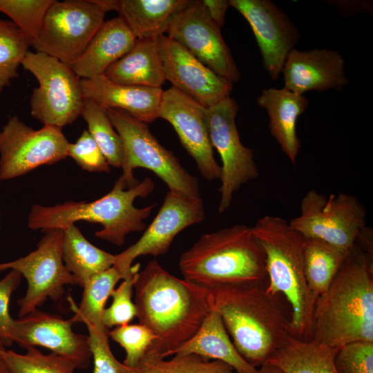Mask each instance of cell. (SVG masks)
<instances>
[{
  "label": "cell",
  "instance_id": "cell-1",
  "mask_svg": "<svg viewBox=\"0 0 373 373\" xmlns=\"http://www.w3.org/2000/svg\"><path fill=\"white\" fill-rule=\"evenodd\" d=\"M134 288L139 323L156 336L144 358L173 355L213 309L208 288L174 276L155 259L139 271Z\"/></svg>",
  "mask_w": 373,
  "mask_h": 373
},
{
  "label": "cell",
  "instance_id": "cell-2",
  "mask_svg": "<svg viewBox=\"0 0 373 373\" xmlns=\"http://www.w3.org/2000/svg\"><path fill=\"white\" fill-rule=\"evenodd\" d=\"M339 350L373 342V279L370 254L356 244L328 289L316 298L310 340Z\"/></svg>",
  "mask_w": 373,
  "mask_h": 373
},
{
  "label": "cell",
  "instance_id": "cell-3",
  "mask_svg": "<svg viewBox=\"0 0 373 373\" xmlns=\"http://www.w3.org/2000/svg\"><path fill=\"white\" fill-rule=\"evenodd\" d=\"M213 307L220 315L238 353L260 367L292 336L278 296L265 283L208 288Z\"/></svg>",
  "mask_w": 373,
  "mask_h": 373
},
{
  "label": "cell",
  "instance_id": "cell-4",
  "mask_svg": "<svg viewBox=\"0 0 373 373\" xmlns=\"http://www.w3.org/2000/svg\"><path fill=\"white\" fill-rule=\"evenodd\" d=\"M179 268L184 279L207 288L267 280L265 254L245 224L203 233L182 254Z\"/></svg>",
  "mask_w": 373,
  "mask_h": 373
},
{
  "label": "cell",
  "instance_id": "cell-5",
  "mask_svg": "<svg viewBox=\"0 0 373 373\" xmlns=\"http://www.w3.org/2000/svg\"><path fill=\"white\" fill-rule=\"evenodd\" d=\"M154 189L155 182L151 178L146 177L128 188L120 176L107 194L95 201H68L51 207L33 205L28 225L32 230L46 231L52 229L64 230L77 221L99 223L103 228L95 236L120 246L129 233L145 229L144 220L155 204L139 209L134 207L133 202L137 198H147Z\"/></svg>",
  "mask_w": 373,
  "mask_h": 373
},
{
  "label": "cell",
  "instance_id": "cell-6",
  "mask_svg": "<svg viewBox=\"0 0 373 373\" xmlns=\"http://www.w3.org/2000/svg\"><path fill=\"white\" fill-rule=\"evenodd\" d=\"M265 256L267 289L283 294L289 304L290 330L293 337L309 341L316 297L305 275V238L284 218L265 216L252 227Z\"/></svg>",
  "mask_w": 373,
  "mask_h": 373
},
{
  "label": "cell",
  "instance_id": "cell-7",
  "mask_svg": "<svg viewBox=\"0 0 373 373\" xmlns=\"http://www.w3.org/2000/svg\"><path fill=\"white\" fill-rule=\"evenodd\" d=\"M106 113L122 140L121 176L128 188L140 182L133 175L134 169L144 168L153 172L169 190L200 196L198 178L181 165L173 152L158 142L146 123L119 109H108Z\"/></svg>",
  "mask_w": 373,
  "mask_h": 373
},
{
  "label": "cell",
  "instance_id": "cell-8",
  "mask_svg": "<svg viewBox=\"0 0 373 373\" xmlns=\"http://www.w3.org/2000/svg\"><path fill=\"white\" fill-rule=\"evenodd\" d=\"M366 211L345 193L326 196L310 190L303 198L300 213L289 224L305 238L323 241L349 254L366 228Z\"/></svg>",
  "mask_w": 373,
  "mask_h": 373
},
{
  "label": "cell",
  "instance_id": "cell-9",
  "mask_svg": "<svg viewBox=\"0 0 373 373\" xmlns=\"http://www.w3.org/2000/svg\"><path fill=\"white\" fill-rule=\"evenodd\" d=\"M37 79L30 97L31 115L44 126L61 128L80 115L84 97L80 78L70 65L41 52H28L21 64Z\"/></svg>",
  "mask_w": 373,
  "mask_h": 373
},
{
  "label": "cell",
  "instance_id": "cell-10",
  "mask_svg": "<svg viewBox=\"0 0 373 373\" xmlns=\"http://www.w3.org/2000/svg\"><path fill=\"white\" fill-rule=\"evenodd\" d=\"M105 13L93 0H55L32 46L71 66L104 22Z\"/></svg>",
  "mask_w": 373,
  "mask_h": 373
},
{
  "label": "cell",
  "instance_id": "cell-11",
  "mask_svg": "<svg viewBox=\"0 0 373 373\" xmlns=\"http://www.w3.org/2000/svg\"><path fill=\"white\" fill-rule=\"evenodd\" d=\"M44 232L35 251L15 260L0 264V271L15 269L27 281L26 294L17 301L19 317L35 310L48 299L59 300L66 285H77L62 259L63 230L52 229Z\"/></svg>",
  "mask_w": 373,
  "mask_h": 373
},
{
  "label": "cell",
  "instance_id": "cell-12",
  "mask_svg": "<svg viewBox=\"0 0 373 373\" xmlns=\"http://www.w3.org/2000/svg\"><path fill=\"white\" fill-rule=\"evenodd\" d=\"M68 144L61 128L44 125L35 130L10 117L0 131V181L64 160Z\"/></svg>",
  "mask_w": 373,
  "mask_h": 373
},
{
  "label": "cell",
  "instance_id": "cell-13",
  "mask_svg": "<svg viewBox=\"0 0 373 373\" xmlns=\"http://www.w3.org/2000/svg\"><path fill=\"white\" fill-rule=\"evenodd\" d=\"M238 110L236 102L231 97L206 108L211 143L222 161L219 213L229 209L234 193L242 184L259 175L253 151L240 140L236 124Z\"/></svg>",
  "mask_w": 373,
  "mask_h": 373
},
{
  "label": "cell",
  "instance_id": "cell-14",
  "mask_svg": "<svg viewBox=\"0 0 373 373\" xmlns=\"http://www.w3.org/2000/svg\"><path fill=\"white\" fill-rule=\"evenodd\" d=\"M165 33L228 82L239 80L240 73L220 28L210 18L202 1H190L176 12Z\"/></svg>",
  "mask_w": 373,
  "mask_h": 373
},
{
  "label": "cell",
  "instance_id": "cell-15",
  "mask_svg": "<svg viewBox=\"0 0 373 373\" xmlns=\"http://www.w3.org/2000/svg\"><path fill=\"white\" fill-rule=\"evenodd\" d=\"M204 218V202L200 196L169 190L157 214L141 238L124 251L115 254L113 266L126 276L136 258L166 254L180 232Z\"/></svg>",
  "mask_w": 373,
  "mask_h": 373
},
{
  "label": "cell",
  "instance_id": "cell-16",
  "mask_svg": "<svg viewBox=\"0 0 373 373\" xmlns=\"http://www.w3.org/2000/svg\"><path fill=\"white\" fill-rule=\"evenodd\" d=\"M248 21L266 71L277 80L286 59L300 40L297 28L286 13L269 0H229Z\"/></svg>",
  "mask_w": 373,
  "mask_h": 373
},
{
  "label": "cell",
  "instance_id": "cell-17",
  "mask_svg": "<svg viewBox=\"0 0 373 373\" xmlns=\"http://www.w3.org/2000/svg\"><path fill=\"white\" fill-rule=\"evenodd\" d=\"M166 80L172 87L204 108L231 97L232 84L204 65L177 41L163 35L156 38Z\"/></svg>",
  "mask_w": 373,
  "mask_h": 373
},
{
  "label": "cell",
  "instance_id": "cell-18",
  "mask_svg": "<svg viewBox=\"0 0 373 373\" xmlns=\"http://www.w3.org/2000/svg\"><path fill=\"white\" fill-rule=\"evenodd\" d=\"M158 117L174 128L202 177L209 181L220 178L221 166L213 156L206 108L171 87L163 91Z\"/></svg>",
  "mask_w": 373,
  "mask_h": 373
},
{
  "label": "cell",
  "instance_id": "cell-19",
  "mask_svg": "<svg viewBox=\"0 0 373 373\" xmlns=\"http://www.w3.org/2000/svg\"><path fill=\"white\" fill-rule=\"evenodd\" d=\"M71 318L40 311L38 309L15 319L12 342L23 348L41 346L72 361L76 368L87 369L92 358L88 336L75 333Z\"/></svg>",
  "mask_w": 373,
  "mask_h": 373
},
{
  "label": "cell",
  "instance_id": "cell-20",
  "mask_svg": "<svg viewBox=\"0 0 373 373\" xmlns=\"http://www.w3.org/2000/svg\"><path fill=\"white\" fill-rule=\"evenodd\" d=\"M282 73L284 88L299 95L311 90H341L349 84L343 57L338 51L327 48H294L287 56Z\"/></svg>",
  "mask_w": 373,
  "mask_h": 373
},
{
  "label": "cell",
  "instance_id": "cell-21",
  "mask_svg": "<svg viewBox=\"0 0 373 373\" xmlns=\"http://www.w3.org/2000/svg\"><path fill=\"white\" fill-rule=\"evenodd\" d=\"M84 98L90 99L105 110L119 109L149 124L158 118L162 88L125 85L102 75L80 79Z\"/></svg>",
  "mask_w": 373,
  "mask_h": 373
},
{
  "label": "cell",
  "instance_id": "cell-22",
  "mask_svg": "<svg viewBox=\"0 0 373 373\" xmlns=\"http://www.w3.org/2000/svg\"><path fill=\"white\" fill-rule=\"evenodd\" d=\"M136 39L121 17L106 21L70 66L80 79L104 75L111 65L130 51Z\"/></svg>",
  "mask_w": 373,
  "mask_h": 373
},
{
  "label": "cell",
  "instance_id": "cell-23",
  "mask_svg": "<svg viewBox=\"0 0 373 373\" xmlns=\"http://www.w3.org/2000/svg\"><path fill=\"white\" fill-rule=\"evenodd\" d=\"M258 104L269 115V128L281 149L295 164L300 148L296 133V122L309 105L304 95L289 91L285 88L264 89L258 97Z\"/></svg>",
  "mask_w": 373,
  "mask_h": 373
},
{
  "label": "cell",
  "instance_id": "cell-24",
  "mask_svg": "<svg viewBox=\"0 0 373 373\" xmlns=\"http://www.w3.org/2000/svg\"><path fill=\"white\" fill-rule=\"evenodd\" d=\"M195 354L208 360L222 361L236 373H258L237 351L219 313L213 309L197 332L173 355Z\"/></svg>",
  "mask_w": 373,
  "mask_h": 373
},
{
  "label": "cell",
  "instance_id": "cell-25",
  "mask_svg": "<svg viewBox=\"0 0 373 373\" xmlns=\"http://www.w3.org/2000/svg\"><path fill=\"white\" fill-rule=\"evenodd\" d=\"M190 0H109L137 39H156L164 35L172 17Z\"/></svg>",
  "mask_w": 373,
  "mask_h": 373
},
{
  "label": "cell",
  "instance_id": "cell-26",
  "mask_svg": "<svg viewBox=\"0 0 373 373\" xmlns=\"http://www.w3.org/2000/svg\"><path fill=\"white\" fill-rule=\"evenodd\" d=\"M104 75L118 84L161 88L166 79L156 39H136L130 51L111 65Z\"/></svg>",
  "mask_w": 373,
  "mask_h": 373
},
{
  "label": "cell",
  "instance_id": "cell-27",
  "mask_svg": "<svg viewBox=\"0 0 373 373\" xmlns=\"http://www.w3.org/2000/svg\"><path fill=\"white\" fill-rule=\"evenodd\" d=\"M63 231L62 259L66 268L80 287H83L93 276L114 265L115 254L91 244L75 224Z\"/></svg>",
  "mask_w": 373,
  "mask_h": 373
},
{
  "label": "cell",
  "instance_id": "cell-28",
  "mask_svg": "<svg viewBox=\"0 0 373 373\" xmlns=\"http://www.w3.org/2000/svg\"><path fill=\"white\" fill-rule=\"evenodd\" d=\"M338 350L291 336L266 363L277 366L284 373H337L334 358Z\"/></svg>",
  "mask_w": 373,
  "mask_h": 373
},
{
  "label": "cell",
  "instance_id": "cell-29",
  "mask_svg": "<svg viewBox=\"0 0 373 373\" xmlns=\"http://www.w3.org/2000/svg\"><path fill=\"white\" fill-rule=\"evenodd\" d=\"M347 255L320 240L305 238V275L309 287L316 298L328 289Z\"/></svg>",
  "mask_w": 373,
  "mask_h": 373
},
{
  "label": "cell",
  "instance_id": "cell-30",
  "mask_svg": "<svg viewBox=\"0 0 373 373\" xmlns=\"http://www.w3.org/2000/svg\"><path fill=\"white\" fill-rule=\"evenodd\" d=\"M126 276L114 266L91 277L83 286L79 307L73 305L74 323H83L102 330H108L103 322L107 300L119 280Z\"/></svg>",
  "mask_w": 373,
  "mask_h": 373
},
{
  "label": "cell",
  "instance_id": "cell-31",
  "mask_svg": "<svg viewBox=\"0 0 373 373\" xmlns=\"http://www.w3.org/2000/svg\"><path fill=\"white\" fill-rule=\"evenodd\" d=\"M80 115L87 123V131L101 149L108 164L115 168H122V140L110 121L106 110L94 101L84 98Z\"/></svg>",
  "mask_w": 373,
  "mask_h": 373
},
{
  "label": "cell",
  "instance_id": "cell-32",
  "mask_svg": "<svg viewBox=\"0 0 373 373\" xmlns=\"http://www.w3.org/2000/svg\"><path fill=\"white\" fill-rule=\"evenodd\" d=\"M30 46L13 22L0 19V93L18 77V68Z\"/></svg>",
  "mask_w": 373,
  "mask_h": 373
},
{
  "label": "cell",
  "instance_id": "cell-33",
  "mask_svg": "<svg viewBox=\"0 0 373 373\" xmlns=\"http://www.w3.org/2000/svg\"><path fill=\"white\" fill-rule=\"evenodd\" d=\"M25 354L6 350L2 361L8 373H73L75 363L55 353L43 354L35 347H30Z\"/></svg>",
  "mask_w": 373,
  "mask_h": 373
},
{
  "label": "cell",
  "instance_id": "cell-34",
  "mask_svg": "<svg viewBox=\"0 0 373 373\" xmlns=\"http://www.w3.org/2000/svg\"><path fill=\"white\" fill-rule=\"evenodd\" d=\"M55 0H0V12L10 17L30 46L37 39L45 15Z\"/></svg>",
  "mask_w": 373,
  "mask_h": 373
},
{
  "label": "cell",
  "instance_id": "cell-35",
  "mask_svg": "<svg viewBox=\"0 0 373 373\" xmlns=\"http://www.w3.org/2000/svg\"><path fill=\"white\" fill-rule=\"evenodd\" d=\"M142 373H236L220 361H209L195 354L174 355L170 360L144 358Z\"/></svg>",
  "mask_w": 373,
  "mask_h": 373
},
{
  "label": "cell",
  "instance_id": "cell-36",
  "mask_svg": "<svg viewBox=\"0 0 373 373\" xmlns=\"http://www.w3.org/2000/svg\"><path fill=\"white\" fill-rule=\"evenodd\" d=\"M108 337L124 350V363L133 367L140 365L156 340L152 331L140 323L116 327L108 332Z\"/></svg>",
  "mask_w": 373,
  "mask_h": 373
},
{
  "label": "cell",
  "instance_id": "cell-37",
  "mask_svg": "<svg viewBox=\"0 0 373 373\" xmlns=\"http://www.w3.org/2000/svg\"><path fill=\"white\" fill-rule=\"evenodd\" d=\"M140 268V263L132 265L128 274L122 279L119 287L113 291L111 295L113 301L104 309L103 315V322L107 329L129 324L136 317L137 309L132 296Z\"/></svg>",
  "mask_w": 373,
  "mask_h": 373
},
{
  "label": "cell",
  "instance_id": "cell-38",
  "mask_svg": "<svg viewBox=\"0 0 373 373\" xmlns=\"http://www.w3.org/2000/svg\"><path fill=\"white\" fill-rule=\"evenodd\" d=\"M86 327L94 365L93 373H142V365L129 367L115 357L108 343V330Z\"/></svg>",
  "mask_w": 373,
  "mask_h": 373
},
{
  "label": "cell",
  "instance_id": "cell-39",
  "mask_svg": "<svg viewBox=\"0 0 373 373\" xmlns=\"http://www.w3.org/2000/svg\"><path fill=\"white\" fill-rule=\"evenodd\" d=\"M337 373H373V342L356 341L341 347L336 354Z\"/></svg>",
  "mask_w": 373,
  "mask_h": 373
},
{
  "label": "cell",
  "instance_id": "cell-40",
  "mask_svg": "<svg viewBox=\"0 0 373 373\" xmlns=\"http://www.w3.org/2000/svg\"><path fill=\"white\" fill-rule=\"evenodd\" d=\"M67 156L82 169L90 172H110L111 168L101 149L87 130L75 143H69Z\"/></svg>",
  "mask_w": 373,
  "mask_h": 373
},
{
  "label": "cell",
  "instance_id": "cell-41",
  "mask_svg": "<svg viewBox=\"0 0 373 373\" xmlns=\"http://www.w3.org/2000/svg\"><path fill=\"white\" fill-rule=\"evenodd\" d=\"M21 274L11 269L0 280V337L6 346L13 343L12 332L14 320L9 312V303L12 294L21 283Z\"/></svg>",
  "mask_w": 373,
  "mask_h": 373
},
{
  "label": "cell",
  "instance_id": "cell-42",
  "mask_svg": "<svg viewBox=\"0 0 373 373\" xmlns=\"http://www.w3.org/2000/svg\"><path fill=\"white\" fill-rule=\"evenodd\" d=\"M210 18L221 28L224 22L227 10L230 6L227 0H202Z\"/></svg>",
  "mask_w": 373,
  "mask_h": 373
},
{
  "label": "cell",
  "instance_id": "cell-43",
  "mask_svg": "<svg viewBox=\"0 0 373 373\" xmlns=\"http://www.w3.org/2000/svg\"><path fill=\"white\" fill-rule=\"evenodd\" d=\"M258 373H284L279 367L269 363H265L258 369Z\"/></svg>",
  "mask_w": 373,
  "mask_h": 373
},
{
  "label": "cell",
  "instance_id": "cell-44",
  "mask_svg": "<svg viewBox=\"0 0 373 373\" xmlns=\"http://www.w3.org/2000/svg\"><path fill=\"white\" fill-rule=\"evenodd\" d=\"M5 347H6V345L3 339L0 337V360L2 359V357L6 351Z\"/></svg>",
  "mask_w": 373,
  "mask_h": 373
},
{
  "label": "cell",
  "instance_id": "cell-45",
  "mask_svg": "<svg viewBox=\"0 0 373 373\" xmlns=\"http://www.w3.org/2000/svg\"><path fill=\"white\" fill-rule=\"evenodd\" d=\"M0 373H8L7 368L2 361V359L0 360Z\"/></svg>",
  "mask_w": 373,
  "mask_h": 373
}]
</instances>
